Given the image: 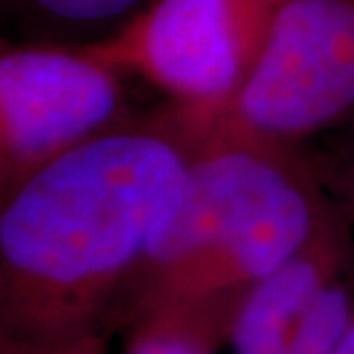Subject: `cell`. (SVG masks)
Here are the masks:
<instances>
[{"label":"cell","instance_id":"cell-1","mask_svg":"<svg viewBox=\"0 0 354 354\" xmlns=\"http://www.w3.org/2000/svg\"><path fill=\"white\" fill-rule=\"evenodd\" d=\"M216 122L171 102L41 166L0 198V336H109L111 313Z\"/></svg>","mask_w":354,"mask_h":354},{"label":"cell","instance_id":"cell-2","mask_svg":"<svg viewBox=\"0 0 354 354\" xmlns=\"http://www.w3.org/2000/svg\"><path fill=\"white\" fill-rule=\"evenodd\" d=\"M338 209L329 175L297 143L216 122L120 295L106 334L171 320L223 348L251 290Z\"/></svg>","mask_w":354,"mask_h":354},{"label":"cell","instance_id":"cell-3","mask_svg":"<svg viewBox=\"0 0 354 354\" xmlns=\"http://www.w3.org/2000/svg\"><path fill=\"white\" fill-rule=\"evenodd\" d=\"M288 0H152L90 46L194 115L218 122L258 72Z\"/></svg>","mask_w":354,"mask_h":354},{"label":"cell","instance_id":"cell-4","mask_svg":"<svg viewBox=\"0 0 354 354\" xmlns=\"http://www.w3.org/2000/svg\"><path fill=\"white\" fill-rule=\"evenodd\" d=\"M124 72L90 46L3 41L0 198L41 166L140 115Z\"/></svg>","mask_w":354,"mask_h":354},{"label":"cell","instance_id":"cell-5","mask_svg":"<svg viewBox=\"0 0 354 354\" xmlns=\"http://www.w3.org/2000/svg\"><path fill=\"white\" fill-rule=\"evenodd\" d=\"M354 111V0H288L258 72L218 120L299 143Z\"/></svg>","mask_w":354,"mask_h":354},{"label":"cell","instance_id":"cell-6","mask_svg":"<svg viewBox=\"0 0 354 354\" xmlns=\"http://www.w3.org/2000/svg\"><path fill=\"white\" fill-rule=\"evenodd\" d=\"M354 315V232L343 205L237 310L232 354H334Z\"/></svg>","mask_w":354,"mask_h":354},{"label":"cell","instance_id":"cell-7","mask_svg":"<svg viewBox=\"0 0 354 354\" xmlns=\"http://www.w3.org/2000/svg\"><path fill=\"white\" fill-rule=\"evenodd\" d=\"M152 0H3V12L32 41L95 44L150 5Z\"/></svg>","mask_w":354,"mask_h":354},{"label":"cell","instance_id":"cell-8","mask_svg":"<svg viewBox=\"0 0 354 354\" xmlns=\"http://www.w3.org/2000/svg\"><path fill=\"white\" fill-rule=\"evenodd\" d=\"M207 336L171 320H145L122 334L120 354H216Z\"/></svg>","mask_w":354,"mask_h":354},{"label":"cell","instance_id":"cell-9","mask_svg":"<svg viewBox=\"0 0 354 354\" xmlns=\"http://www.w3.org/2000/svg\"><path fill=\"white\" fill-rule=\"evenodd\" d=\"M0 354H109V336H88L69 343H28L0 336Z\"/></svg>","mask_w":354,"mask_h":354},{"label":"cell","instance_id":"cell-10","mask_svg":"<svg viewBox=\"0 0 354 354\" xmlns=\"http://www.w3.org/2000/svg\"><path fill=\"white\" fill-rule=\"evenodd\" d=\"M329 182H331V189H334L336 198L343 205L345 214L350 218V225L354 232V140H352L350 150L345 152L341 168H338L334 175H329Z\"/></svg>","mask_w":354,"mask_h":354},{"label":"cell","instance_id":"cell-11","mask_svg":"<svg viewBox=\"0 0 354 354\" xmlns=\"http://www.w3.org/2000/svg\"><path fill=\"white\" fill-rule=\"evenodd\" d=\"M334 354H354V315H352L348 329H345V334H343L341 343H338Z\"/></svg>","mask_w":354,"mask_h":354}]
</instances>
